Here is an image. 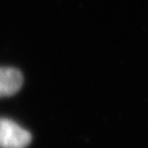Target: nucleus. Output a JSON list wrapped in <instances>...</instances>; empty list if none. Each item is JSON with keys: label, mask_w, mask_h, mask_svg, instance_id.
<instances>
[{"label": "nucleus", "mask_w": 148, "mask_h": 148, "mask_svg": "<svg viewBox=\"0 0 148 148\" xmlns=\"http://www.w3.org/2000/svg\"><path fill=\"white\" fill-rule=\"evenodd\" d=\"M27 130L7 118H0V148H26L31 142Z\"/></svg>", "instance_id": "nucleus-1"}, {"label": "nucleus", "mask_w": 148, "mask_h": 148, "mask_svg": "<svg viewBox=\"0 0 148 148\" xmlns=\"http://www.w3.org/2000/svg\"><path fill=\"white\" fill-rule=\"evenodd\" d=\"M23 84V76L18 69L0 68V98L8 97L18 92Z\"/></svg>", "instance_id": "nucleus-2"}]
</instances>
